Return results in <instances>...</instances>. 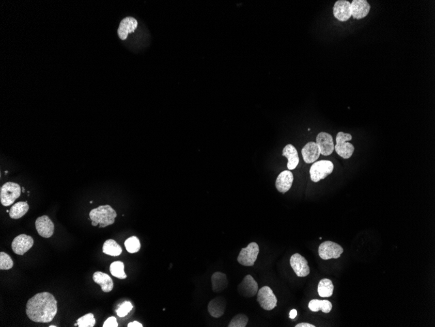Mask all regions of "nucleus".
<instances>
[{
  "mask_svg": "<svg viewBox=\"0 0 435 327\" xmlns=\"http://www.w3.org/2000/svg\"><path fill=\"white\" fill-rule=\"evenodd\" d=\"M58 301L48 292L36 294L28 300L26 312L30 320L35 323H48L58 312Z\"/></svg>",
  "mask_w": 435,
  "mask_h": 327,
  "instance_id": "obj_1",
  "label": "nucleus"
},
{
  "mask_svg": "<svg viewBox=\"0 0 435 327\" xmlns=\"http://www.w3.org/2000/svg\"><path fill=\"white\" fill-rule=\"evenodd\" d=\"M117 215L115 210L109 205L100 206L92 210L90 213L92 226L96 227L99 224L100 228H105L114 224Z\"/></svg>",
  "mask_w": 435,
  "mask_h": 327,
  "instance_id": "obj_2",
  "label": "nucleus"
},
{
  "mask_svg": "<svg viewBox=\"0 0 435 327\" xmlns=\"http://www.w3.org/2000/svg\"><path fill=\"white\" fill-rule=\"evenodd\" d=\"M21 195V187L14 182H7L3 184L0 191V201L4 207H9L15 203V200Z\"/></svg>",
  "mask_w": 435,
  "mask_h": 327,
  "instance_id": "obj_3",
  "label": "nucleus"
},
{
  "mask_svg": "<svg viewBox=\"0 0 435 327\" xmlns=\"http://www.w3.org/2000/svg\"><path fill=\"white\" fill-rule=\"evenodd\" d=\"M334 164L328 160H321L314 163L310 168V173L311 180L314 182H318L325 179L332 173Z\"/></svg>",
  "mask_w": 435,
  "mask_h": 327,
  "instance_id": "obj_4",
  "label": "nucleus"
},
{
  "mask_svg": "<svg viewBox=\"0 0 435 327\" xmlns=\"http://www.w3.org/2000/svg\"><path fill=\"white\" fill-rule=\"evenodd\" d=\"M352 135L349 133L339 132L336 136V145L334 150L340 157L343 159H349L355 151V147L349 141L352 140Z\"/></svg>",
  "mask_w": 435,
  "mask_h": 327,
  "instance_id": "obj_5",
  "label": "nucleus"
},
{
  "mask_svg": "<svg viewBox=\"0 0 435 327\" xmlns=\"http://www.w3.org/2000/svg\"><path fill=\"white\" fill-rule=\"evenodd\" d=\"M260 253V247L256 243H251L245 248L241 249L237 258L238 262L241 265L245 266H252Z\"/></svg>",
  "mask_w": 435,
  "mask_h": 327,
  "instance_id": "obj_6",
  "label": "nucleus"
},
{
  "mask_svg": "<svg viewBox=\"0 0 435 327\" xmlns=\"http://www.w3.org/2000/svg\"><path fill=\"white\" fill-rule=\"evenodd\" d=\"M257 300L264 311H272L277 306V298L268 286L263 287L258 291Z\"/></svg>",
  "mask_w": 435,
  "mask_h": 327,
  "instance_id": "obj_7",
  "label": "nucleus"
},
{
  "mask_svg": "<svg viewBox=\"0 0 435 327\" xmlns=\"http://www.w3.org/2000/svg\"><path fill=\"white\" fill-rule=\"evenodd\" d=\"M343 253V247L334 242H324L319 245V255L323 260L340 258Z\"/></svg>",
  "mask_w": 435,
  "mask_h": 327,
  "instance_id": "obj_8",
  "label": "nucleus"
},
{
  "mask_svg": "<svg viewBox=\"0 0 435 327\" xmlns=\"http://www.w3.org/2000/svg\"><path fill=\"white\" fill-rule=\"evenodd\" d=\"M33 244V238L27 234H22L15 238L11 246L13 252L18 256H23L24 253L31 248Z\"/></svg>",
  "mask_w": 435,
  "mask_h": 327,
  "instance_id": "obj_9",
  "label": "nucleus"
},
{
  "mask_svg": "<svg viewBox=\"0 0 435 327\" xmlns=\"http://www.w3.org/2000/svg\"><path fill=\"white\" fill-rule=\"evenodd\" d=\"M258 283L251 275H247L238 286V292L246 298L253 297L258 294Z\"/></svg>",
  "mask_w": 435,
  "mask_h": 327,
  "instance_id": "obj_10",
  "label": "nucleus"
},
{
  "mask_svg": "<svg viewBox=\"0 0 435 327\" xmlns=\"http://www.w3.org/2000/svg\"><path fill=\"white\" fill-rule=\"evenodd\" d=\"M291 267L298 277H306L309 275L310 268L307 260L299 253H295L290 258Z\"/></svg>",
  "mask_w": 435,
  "mask_h": 327,
  "instance_id": "obj_11",
  "label": "nucleus"
},
{
  "mask_svg": "<svg viewBox=\"0 0 435 327\" xmlns=\"http://www.w3.org/2000/svg\"><path fill=\"white\" fill-rule=\"evenodd\" d=\"M316 143L318 145L321 154L323 156H330L334 152V144L330 134L321 132L316 138Z\"/></svg>",
  "mask_w": 435,
  "mask_h": 327,
  "instance_id": "obj_12",
  "label": "nucleus"
},
{
  "mask_svg": "<svg viewBox=\"0 0 435 327\" xmlns=\"http://www.w3.org/2000/svg\"><path fill=\"white\" fill-rule=\"evenodd\" d=\"M333 13L335 18L340 21H347L352 16L351 2L347 0H338L335 3Z\"/></svg>",
  "mask_w": 435,
  "mask_h": 327,
  "instance_id": "obj_13",
  "label": "nucleus"
},
{
  "mask_svg": "<svg viewBox=\"0 0 435 327\" xmlns=\"http://www.w3.org/2000/svg\"><path fill=\"white\" fill-rule=\"evenodd\" d=\"M35 228L38 233L43 238H50L54 232V224L48 215L39 217L35 221Z\"/></svg>",
  "mask_w": 435,
  "mask_h": 327,
  "instance_id": "obj_14",
  "label": "nucleus"
},
{
  "mask_svg": "<svg viewBox=\"0 0 435 327\" xmlns=\"http://www.w3.org/2000/svg\"><path fill=\"white\" fill-rule=\"evenodd\" d=\"M351 4L352 16L355 19H362L370 13L371 5L366 0H353Z\"/></svg>",
  "mask_w": 435,
  "mask_h": 327,
  "instance_id": "obj_15",
  "label": "nucleus"
},
{
  "mask_svg": "<svg viewBox=\"0 0 435 327\" xmlns=\"http://www.w3.org/2000/svg\"><path fill=\"white\" fill-rule=\"evenodd\" d=\"M293 180V173L291 171L281 172L278 177L276 181V188L279 192L285 194L290 190L292 186Z\"/></svg>",
  "mask_w": 435,
  "mask_h": 327,
  "instance_id": "obj_16",
  "label": "nucleus"
},
{
  "mask_svg": "<svg viewBox=\"0 0 435 327\" xmlns=\"http://www.w3.org/2000/svg\"><path fill=\"white\" fill-rule=\"evenodd\" d=\"M226 307V299L222 296H218L209 302L208 304V311L212 317L219 318L224 315Z\"/></svg>",
  "mask_w": 435,
  "mask_h": 327,
  "instance_id": "obj_17",
  "label": "nucleus"
},
{
  "mask_svg": "<svg viewBox=\"0 0 435 327\" xmlns=\"http://www.w3.org/2000/svg\"><path fill=\"white\" fill-rule=\"evenodd\" d=\"M138 27V22L133 17H126L121 22L117 33L122 40L127 38L128 34L134 32Z\"/></svg>",
  "mask_w": 435,
  "mask_h": 327,
  "instance_id": "obj_18",
  "label": "nucleus"
},
{
  "mask_svg": "<svg viewBox=\"0 0 435 327\" xmlns=\"http://www.w3.org/2000/svg\"><path fill=\"white\" fill-rule=\"evenodd\" d=\"M320 154L318 145L314 142H309L306 144L302 150L304 161L308 164L316 162L320 156Z\"/></svg>",
  "mask_w": 435,
  "mask_h": 327,
  "instance_id": "obj_19",
  "label": "nucleus"
},
{
  "mask_svg": "<svg viewBox=\"0 0 435 327\" xmlns=\"http://www.w3.org/2000/svg\"><path fill=\"white\" fill-rule=\"evenodd\" d=\"M282 156L288 160L287 168L289 171L295 169L299 164V157L296 148L293 145L289 144L283 148Z\"/></svg>",
  "mask_w": 435,
  "mask_h": 327,
  "instance_id": "obj_20",
  "label": "nucleus"
},
{
  "mask_svg": "<svg viewBox=\"0 0 435 327\" xmlns=\"http://www.w3.org/2000/svg\"><path fill=\"white\" fill-rule=\"evenodd\" d=\"M93 279L98 285H101L102 291L105 293H109L112 291L113 282L112 279L107 274L102 272H94L93 275Z\"/></svg>",
  "mask_w": 435,
  "mask_h": 327,
  "instance_id": "obj_21",
  "label": "nucleus"
},
{
  "mask_svg": "<svg viewBox=\"0 0 435 327\" xmlns=\"http://www.w3.org/2000/svg\"><path fill=\"white\" fill-rule=\"evenodd\" d=\"M212 289L215 293H220L228 286L226 275L220 272H215L211 277Z\"/></svg>",
  "mask_w": 435,
  "mask_h": 327,
  "instance_id": "obj_22",
  "label": "nucleus"
},
{
  "mask_svg": "<svg viewBox=\"0 0 435 327\" xmlns=\"http://www.w3.org/2000/svg\"><path fill=\"white\" fill-rule=\"evenodd\" d=\"M308 307L313 312L321 311L323 313H328L332 311V304L329 300L313 299L309 302Z\"/></svg>",
  "mask_w": 435,
  "mask_h": 327,
  "instance_id": "obj_23",
  "label": "nucleus"
},
{
  "mask_svg": "<svg viewBox=\"0 0 435 327\" xmlns=\"http://www.w3.org/2000/svg\"><path fill=\"white\" fill-rule=\"evenodd\" d=\"M29 211V205L27 202H18L15 203L9 210V216L11 218L17 220L24 216Z\"/></svg>",
  "mask_w": 435,
  "mask_h": 327,
  "instance_id": "obj_24",
  "label": "nucleus"
},
{
  "mask_svg": "<svg viewBox=\"0 0 435 327\" xmlns=\"http://www.w3.org/2000/svg\"><path fill=\"white\" fill-rule=\"evenodd\" d=\"M334 286L330 279L324 278L319 281L317 292L321 297H330L334 292Z\"/></svg>",
  "mask_w": 435,
  "mask_h": 327,
  "instance_id": "obj_25",
  "label": "nucleus"
},
{
  "mask_svg": "<svg viewBox=\"0 0 435 327\" xmlns=\"http://www.w3.org/2000/svg\"><path fill=\"white\" fill-rule=\"evenodd\" d=\"M103 251L108 256L116 257L122 254V248L114 240L109 239L104 243Z\"/></svg>",
  "mask_w": 435,
  "mask_h": 327,
  "instance_id": "obj_26",
  "label": "nucleus"
},
{
  "mask_svg": "<svg viewBox=\"0 0 435 327\" xmlns=\"http://www.w3.org/2000/svg\"><path fill=\"white\" fill-rule=\"evenodd\" d=\"M109 271L111 275L117 278L124 279L127 277L124 272V264L122 262H113L109 266Z\"/></svg>",
  "mask_w": 435,
  "mask_h": 327,
  "instance_id": "obj_27",
  "label": "nucleus"
},
{
  "mask_svg": "<svg viewBox=\"0 0 435 327\" xmlns=\"http://www.w3.org/2000/svg\"><path fill=\"white\" fill-rule=\"evenodd\" d=\"M124 246L128 253H137L141 248V244L138 238L133 236L126 240L124 242Z\"/></svg>",
  "mask_w": 435,
  "mask_h": 327,
  "instance_id": "obj_28",
  "label": "nucleus"
},
{
  "mask_svg": "<svg viewBox=\"0 0 435 327\" xmlns=\"http://www.w3.org/2000/svg\"><path fill=\"white\" fill-rule=\"evenodd\" d=\"M249 323V317L245 314H238L232 319L228 327H245Z\"/></svg>",
  "mask_w": 435,
  "mask_h": 327,
  "instance_id": "obj_29",
  "label": "nucleus"
},
{
  "mask_svg": "<svg viewBox=\"0 0 435 327\" xmlns=\"http://www.w3.org/2000/svg\"><path fill=\"white\" fill-rule=\"evenodd\" d=\"M77 323L79 327H93L96 323V319L93 313H88L78 319Z\"/></svg>",
  "mask_w": 435,
  "mask_h": 327,
  "instance_id": "obj_30",
  "label": "nucleus"
},
{
  "mask_svg": "<svg viewBox=\"0 0 435 327\" xmlns=\"http://www.w3.org/2000/svg\"><path fill=\"white\" fill-rule=\"evenodd\" d=\"M13 265L14 262L7 253H0V269L9 270L13 267Z\"/></svg>",
  "mask_w": 435,
  "mask_h": 327,
  "instance_id": "obj_31",
  "label": "nucleus"
},
{
  "mask_svg": "<svg viewBox=\"0 0 435 327\" xmlns=\"http://www.w3.org/2000/svg\"><path fill=\"white\" fill-rule=\"evenodd\" d=\"M133 306L130 301H124L117 308L116 311L117 315L120 317H126L131 311Z\"/></svg>",
  "mask_w": 435,
  "mask_h": 327,
  "instance_id": "obj_32",
  "label": "nucleus"
},
{
  "mask_svg": "<svg viewBox=\"0 0 435 327\" xmlns=\"http://www.w3.org/2000/svg\"><path fill=\"white\" fill-rule=\"evenodd\" d=\"M103 327H119L116 317H110L108 318L104 323Z\"/></svg>",
  "mask_w": 435,
  "mask_h": 327,
  "instance_id": "obj_33",
  "label": "nucleus"
},
{
  "mask_svg": "<svg viewBox=\"0 0 435 327\" xmlns=\"http://www.w3.org/2000/svg\"><path fill=\"white\" fill-rule=\"evenodd\" d=\"M143 325L141 323L138 322V321H134V322L128 323V327H142Z\"/></svg>",
  "mask_w": 435,
  "mask_h": 327,
  "instance_id": "obj_34",
  "label": "nucleus"
},
{
  "mask_svg": "<svg viewBox=\"0 0 435 327\" xmlns=\"http://www.w3.org/2000/svg\"><path fill=\"white\" fill-rule=\"evenodd\" d=\"M295 327H315V325L308 323H301L296 325Z\"/></svg>",
  "mask_w": 435,
  "mask_h": 327,
  "instance_id": "obj_35",
  "label": "nucleus"
},
{
  "mask_svg": "<svg viewBox=\"0 0 435 327\" xmlns=\"http://www.w3.org/2000/svg\"><path fill=\"white\" fill-rule=\"evenodd\" d=\"M296 315H297V311L295 309L292 310V311H290V313H289V317L292 319H295Z\"/></svg>",
  "mask_w": 435,
  "mask_h": 327,
  "instance_id": "obj_36",
  "label": "nucleus"
},
{
  "mask_svg": "<svg viewBox=\"0 0 435 327\" xmlns=\"http://www.w3.org/2000/svg\"><path fill=\"white\" fill-rule=\"evenodd\" d=\"M22 192H23V193L25 192V189H24V187H23V188H22Z\"/></svg>",
  "mask_w": 435,
  "mask_h": 327,
  "instance_id": "obj_37",
  "label": "nucleus"
},
{
  "mask_svg": "<svg viewBox=\"0 0 435 327\" xmlns=\"http://www.w3.org/2000/svg\"><path fill=\"white\" fill-rule=\"evenodd\" d=\"M49 327H56L57 326H56V325H50V326H49Z\"/></svg>",
  "mask_w": 435,
  "mask_h": 327,
  "instance_id": "obj_38",
  "label": "nucleus"
},
{
  "mask_svg": "<svg viewBox=\"0 0 435 327\" xmlns=\"http://www.w3.org/2000/svg\"><path fill=\"white\" fill-rule=\"evenodd\" d=\"M77 326H78V323H75V327H77Z\"/></svg>",
  "mask_w": 435,
  "mask_h": 327,
  "instance_id": "obj_39",
  "label": "nucleus"
},
{
  "mask_svg": "<svg viewBox=\"0 0 435 327\" xmlns=\"http://www.w3.org/2000/svg\"><path fill=\"white\" fill-rule=\"evenodd\" d=\"M90 204H92V203H93V201H90Z\"/></svg>",
  "mask_w": 435,
  "mask_h": 327,
  "instance_id": "obj_40",
  "label": "nucleus"
},
{
  "mask_svg": "<svg viewBox=\"0 0 435 327\" xmlns=\"http://www.w3.org/2000/svg\"><path fill=\"white\" fill-rule=\"evenodd\" d=\"M6 212L7 213H9V211H7Z\"/></svg>",
  "mask_w": 435,
  "mask_h": 327,
  "instance_id": "obj_41",
  "label": "nucleus"
}]
</instances>
